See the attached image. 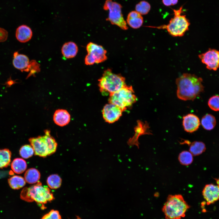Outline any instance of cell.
I'll use <instances>...</instances> for the list:
<instances>
[{
  "label": "cell",
  "mask_w": 219,
  "mask_h": 219,
  "mask_svg": "<svg viewBox=\"0 0 219 219\" xmlns=\"http://www.w3.org/2000/svg\"><path fill=\"white\" fill-rule=\"evenodd\" d=\"M10 187L14 189H18L23 187L26 181L23 177L17 175L14 176L8 179Z\"/></svg>",
  "instance_id": "23"
},
{
  "label": "cell",
  "mask_w": 219,
  "mask_h": 219,
  "mask_svg": "<svg viewBox=\"0 0 219 219\" xmlns=\"http://www.w3.org/2000/svg\"><path fill=\"white\" fill-rule=\"evenodd\" d=\"M123 112L118 106L109 103L105 105L103 109V117L106 122L113 123L119 119Z\"/></svg>",
  "instance_id": "9"
},
{
  "label": "cell",
  "mask_w": 219,
  "mask_h": 219,
  "mask_svg": "<svg viewBox=\"0 0 219 219\" xmlns=\"http://www.w3.org/2000/svg\"><path fill=\"white\" fill-rule=\"evenodd\" d=\"M75 219H81L79 217H77V218Z\"/></svg>",
  "instance_id": "37"
},
{
  "label": "cell",
  "mask_w": 219,
  "mask_h": 219,
  "mask_svg": "<svg viewBox=\"0 0 219 219\" xmlns=\"http://www.w3.org/2000/svg\"><path fill=\"white\" fill-rule=\"evenodd\" d=\"M189 206L180 194L169 195L162 210L166 219H181Z\"/></svg>",
  "instance_id": "3"
},
{
  "label": "cell",
  "mask_w": 219,
  "mask_h": 219,
  "mask_svg": "<svg viewBox=\"0 0 219 219\" xmlns=\"http://www.w3.org/2000/svg\"><path fill=\"white\" fill-rule=\"evenodd\" d=\"M193 155L190 152L184 151L181 152L179 155L178 159L180 163L185 165L190 164L193 161Z\"/></svg>",
  "instance_id": "27"
},
{
  "label": "cell",
  "mask_w": 219,
  "mask_h": 219,
  "mask_svg": "<svg viewBox=\"0 0 219 219\" xmlns=\"http://www.w3.org/2000/svg\"><path fill=\"white\" fill-rule=\"evenodd\" d=\"M8 32L3 28H0V42L5 41L7 39Z\"/></svg>",
  "instance_id": "33"
},
{
  "label": "cell",
  "mask_w": 219,
  "mask_h": 219,
  "mask_svg": "<svg viewBox=\"0 0 219 219\" xmlns=\"http://www.w3.org/2000/svg\"><path fill=\"white\" fill-rule=\"evenodd\" d=\"M203 80L194 74L185 73L176 81L177 96L180 99L193 100L204 90Z\"/></svg>",
  "instance_id": "1"
},
{
  "label": "cell",
  "mask_w": 219,
  "mask_h": 219,
  "mask_svg": "<svg viewBox=\"0 0 219 219\" xmlns=\"http://www.w3.org/2000/svg\"><path fill=\"white\" fill-rule=\"evenodd\" d=\"M200 125L199 118L192 113L188 114L183 117L182 125L184 130L189 133L197 130Z\"/></svg>",
  "instance_id": "13"
},
{
  "label": "cell",
  "mask_w": 219,
  "mask_h": 219,
  "mask_svg": "<svg viewBox=\"0 0 219 219\" xmlns=\"http://www.w3.org/2000/svg\"><path fill=\"white\" fill-rule=\"evenodd\" d=\"M26 162L21 158H16L13 160L11 164V168L13 171L18 174L24 172L27 168Z\"/></svg>",
  "instance_id": "21"
},
{
  "label": "cell",
  "mask_w": 219,
  "mask_h": 219,
  "mask_svg": "<svg viewBox=\"0 0 219 219\" xmlns=\"http://www.w3.org/2000/svg\"><path fill=\"white\" fill-rule=\"evenodd\" d=\"M208 104L212 110L219 111V96L215 95L211 97L208 100Z\"/></svg>",
  "instance_id": "31"
},
{
  "label": "cell",
  "mask_w": 219,
  "mask_h": 219,
  "mask_svg": "<svg viewBox=\"0 0 219 219\" xmlns=\"http://www.w3.org/2000/svg\"><path fill=\"white\" fill-rule=\"evenodd\" d=\"M40 71V65L36 61L32 60L30 61L27 72H29L27 78L39 72Z\"/></svg>",
  "instance_id": "30"
},
{
  "label": "cell",
  "mask_w": 219,
  "mask_h": 219,
  "mask_svg": "<svg viewBox=\"0 0 219 219\" xmlns=\"http://www.w3.org/2000/svg\"><path fill=\"white\" fill-rule=\"evenodd\" d=\"M29 141L36 155L43 157L49 155L48 148L43 136L30 138Z\"/></svg>",
  "instance_id": "11"
},
{
  "label": "cell",
  "mask_w": 219,
  "mask_h": 219,
  "mask_svg": "<svg viewBox=\"0 0 219 219\" xmlns=\"http://www.w3.org/2000/svg\"><path fill=\"white\" fill-rule=\"evenodd\" d=\"M206 149L205 145L203 142L195 141L191 144L189 150L193 155L197 156L204 152Z\"/></svg>",
  "instance_id": "25"
},
{
  "label": "cell",
  "mask_w": 219,
  "mask_h": 219,
  "mask_svg": "<svg viewBox=\"0 0 219 219\" xmlns=\"http://www.w3.org/2000/svg\"><path fill=\"white\" fill-rule=\"evenodd\" d=\"M86 49L88 54L95 60L96 63L103 62L107 59L106 50L101 45L91 42L87 44Z\"/></svg>",
  "instance_id": "10"
},
{
  "label": "cell",
  "mask_w": 219,
  "mask_h": 219,
  "mask_svg": "<svg viewBox=\"0 0 219 219\" xmlns=\"http://www.w3.org/2000/svg\"><path fill=\"white\" fill-rule=\"evenodd\" d=\"M201 123L204 129L207 130H211L213 129L216 125V119L213 115L207 114L202 118Z\"/></svg>",
  "instance_id": "22"
},
{
  "label": "cell",
  "mask_w": 219,
  "mask_h": 219,
  "mask_svg": "<svg viewBox=\"0 0 219 219\" xmlns=\"http://www.w3.org/2000/svg\"><path fill=\"white\" fill-rule=\"evenodd\" d=\"M202 63L210 70L216 71L219 68V51L210 49L198 56Z\"/></svg>",
  "instance_id": "8"
},
{
  "label": "cell",
  "mask_w": 219,
  "mask_h": 219,
  "mask_svg": "<svg viewBox=\"0 0 219 219\" xmlns=\"http://www.w3.org/2000/svg\"><path fill=\"white\" fill-rule=\"evenodd\" d=\"M182 7L178 9H173L174 16L167 25L158 26H147L146 27L159 29H166L169 33L174 37L183 36L188 30L190 23L185 15H182Z\"/></svg>",
  "instance_id": "4"
},
{
  "label": "cell",
  "mask_w": 219,
  "mask_h": 219,
  "mask_svg": "<svg viewBox=\"0 0 219 219\" xmlns=\"http://www.w3.org/2000/svg\"><path fill=\"white\" fill-rule=\"evenodd\" d=\"M19 152L20 155L25 159L31 157L34 153L32 147L28 144L22 146L20 148Z\"/></svg>",
  "instance_id": "29"
},
{
  "label": "cell",
  "mask_w": 219,
  "mask_h": 219,
  "mask_svg": "<svg viewBox=\"0 0 219 219\" xmlns=\"http://www.w3.org/2000/svg\"><path fill=\"white\" fill-rule=\"evenodd\" d=\"M178 0H162L163 4L165 6H170L176 5Z\"/></svg>",
  "instance_id": "35"
},
{
  "label": "cell",
  "mask_w": 219,
  "mask_h": 219,
  "mask_svg": "<svg viewBox=\"0 0 219 219\" xmlns=\"http://www.w3.org/2000/svg\"><path fill=\"white\" fill-rule=\"evenodd\" d=\"M127 22L130 27L136 29L141 26L143 23V19L141 14L136 11H133L128 14Z\"/></svg>",
  "instance_id": "17"
},
{
  "label": "cell",
  "mask_w": 219,
  "mask_h": 219,
  "mask_svg": "<svg viewBox=\"0 0 219 219\" xmlns=\"http://www.w3.org/2000/svg\"><path fill=\"white\" fill-rule=\"evenodd\" d=\"M109 103L120 107L123 111L131 107L137 98L131 86L125 85L118 91L109 95Z\"/></svg>",
  "instance_id": "6"
},
{
  "label": "cell",
  "mask_w": 219,
  "mask_h": 219,
  "mask_svg": "<svg viewBox=\"0 0 219 219\" xmlns=\"http://www.w3.org/2000/svg\"><path fill=\"white\" fill-rule=\"evenodd\" d=\"M85 62L86 65H92L96 63L95 60L88 54L85 57Z\"/></svg>",
  "instance_id": "34"
},
{
  "label": "cell",
  "mask_w": 219,
  "mask_h": 219,
  "mask_svg": "<svg viewBox=\"0 0 219 219\" xmlns=\"http://www.w3.org/2000/svg\"><path fill=\"white\" fill-rule=\"evenodd\" d=\"M41 219H61V217L58 210H52L44 215Z\"/></svg>",
  "instance_id": "32"
},
{
  "label": "cell",
  "mask_w": 219,
  "mask_h": 219,
  "mask_svg": "<svg viewBox=\"0 0 219 219\" xmlns=\"http://www.w3.org/2000/svg\"><path fill=\"white\" fill-rule=\"evenodd\" d=\"M40 176V173L37 169L34 168H30L25 172L24 179L28 183L34 184L39 181Z\"/></svg>",
  "instance_id": "20"
},
{
  "label": "cell",
  "mask_w": 219,
  "mask_h": 219,
  "mask_svg": "<svg viewBox=\"0 0 219 219\" xmlns=\"http://www.w3.org/2000/svg\"><path fill=\"white\" fill-rule=\"evenodd\" d=\"M98 81L100 91L104 96L114 93L126 85L124 77L120 74L114 73L109 68L104 71Z\"/></svg>",
  "instance_id": "5"
},
{
  "label": "cell",
  "mask_w": 219,
  "mask_h": 219,
  "mask_svg": "<svg viewBox=\"0 0 219 219\" xmlns=\"http://www.w3.org/2000/svg\"><path fill=\"white\" fill-rule=\"evenodd\" d=\"M78 49L76 44L70 41L65 43L61 48V53L63 56L67 58L75 57L77 54Z\"/></svg>",
  "instance_id": "18"
},
{
  "label": "cell",
  "mask_w": 219,
  "mask_h": 219,
  "mask_svg": "<svg viewBox=\"0 0 219 219\" xmlns=\"http://www.w3.org/2000/svg\"><path fill=\"white\" fill-rule=\"evenodd\" d=\"M62 182L61 177L57 174L50 176L47 179V183L49 187L52 189H57L61 186Z\"/></svg>",
  "instance_id": "26"
},
{
  "label": "cell",
  "mask_w": 219,
  "mask_h": 219,
  "mask_svg": "<svg viewBox=\"0 0 219 219\" xmlns=\"http://www.w3.org/2000/svg\"><path fill=\"white\" fill-rule=\"evenodd\" d=\"M70 119V114L65 109H57L54 114L53 120L54 123L60 126L63 127L67 125Z\"/></svg>",
  "instance_id": "15"
},
{
  "label": "cell",
  "mask_w": 219,
  "mask_h": 219,
  "mask_svg": "<svg viewBox=\"0 0 219 219\" xmlns=\"http://www.w3.org/2000/svg\"><path fill=\"white\" fill-rule=\"evenodd\" d=\"M202 195L208 205L219 200V187L212 184L206 185L203 189Z\"/></svg>",
  "instance_id": "12"
},
{
  "label": "cell",
  "mask_w": 219,
  "mask_h": 219,
  "mask_svg": "<svg viewBox=\"0 0 219 219\" xmlns=\"http://www.w3.org/2000/svg\"><path fill=\"white\" fill-rule=\"evenodd\" d=\"M122 8L120 4L113 0H106L103 7L104 10L109 11L106 20L112 24L126 30L128 29V27L122 14Z\"/></svg>",
  "instance_id": "7"
},
{
  "label": "cell",
  "mask_w": 219,
  "mask_h": 219,
  "mask_svg": "<svg viewBox=\"0 0 219 219\" xmlns=\"http://www.w3.org/2000/svg\"><path fill=\"white\" fill-rule=\"evenodd\" d=\"M11 152L8 149H0V169L6 168L11 162Z\"/></svg>",
  "instance_id": "24"
},
{
  "label": "cell",
  "mask_w": 219,
  "mask_h": 219,
  "mask_svg": "<svg viewBox=\"0 0 219 219\" xmlns=\"http://www.w3.org/2000/svg\"><path fill=\"white\" fill-rule=\"evenodd\" d=\"M216 182L217 184V186H218L219 187V177L218 179H215Z\"/></svg>",
  "instance_id": "36"
},
{
  "label": "cell",
  "mask_w": 219,
  "mask_h": 219,
  "mask_svg": "<svg viewBox=\"0 0 219 219\" xmlns=\"http://www.w3.org/2000/svg\"><path fill=\"white\" fill-rule=\"evenodd\" d=\"M44 131L45 134L43 136L48 148L49 155H50L55 152L57 144L54 138L51 136L49 130H46Z\"/></svg>",
  "instance_id": "19"
},
{
  "label": "cell",
  "mask_w": 219,
  "mask_h": 219,
  "mask_svg": "<svg viewBox=\"0 0 219 219\" xmlns=\"http://www.w3.org/2000/svg\"><path fill=\"white\" fill-rule=\"evenodd\" d=\"M30 62L29 58L27 56L19 54L18 52L14 53L12 64L15 68L22 72H27Z\"/></svg>",
  "instance_id": "14"
},
{
  "label": "cell",
  "mask_w": 219,
  "mask_h": 219,
  "mask_svg": "<svg viewBox=\"0 0 219 219\" xmlns=\"http://www.w3.org/2000/svg\"><path fill=\"white\" fill-rule=\"evenodd\" d=\"M20 196L22 200L27 202L35 201L43 209L46 208L45 204L51 202L54 198L49 188L43 186L39 181L34 185L24 188L21 193Z\"/></svg>",
  "instance_id": "2"
},
{
  "label": "cell",
  "mask_w": 219,
  "mask_h": 219,
  "mask_svg": "<svg viewBox=\"0 0 219 219\" xmlns=\"http://www.w3.org/2000/svg\"><path fill=\"white\" fill-rule=\"evenodd\" d=\"M136 11L142 15L147 14L151 9V5L148 2L142 1L137 3L135 6Z\"/></svg>",
  "instance_id": "28"
},
{
  "label": "cell",
  "mask_w": 219,
  "mask_h": 219,
  "mask_svg": "<svg viewBox=\"0 0 219 219\" xmlns=\"http://www.w3.org/2000/svg\"><path fill=\"white\" fill-rule=\"evenodd\" d=\"M31 28L26 25H22L17 29L16 36L17 39L21 43H26L30 40L32 36Z\"/></svg>",
  "instance_id": "16"
}]
</instances>
